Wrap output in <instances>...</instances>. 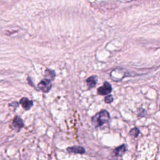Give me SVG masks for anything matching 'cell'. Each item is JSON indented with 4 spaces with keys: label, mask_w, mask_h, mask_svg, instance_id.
Wrapping results in <instances>:
<instances>
[{
    "label": "cell",
    "mask_w": 160,
    "mask_h": 160,
    "mask_svg": "<svg viewBox=\"0 0 160 160\" xmlns=\"http://www.w3.org/2000/svg\"><path fill=\"white\" fill-rule=\"evenodd\" d=\"M20 104L21 105L22 107L26 111L30 110V108L33 106V102L28 100L27 98H23L20 100L19 102Z\"/></svg>",
    "instance_id": "obj_6"
},
{
    "label": "cell",
    "mask_w": 160,
    "mask_h": 160,
    "mask_svg": "<svg viewBox=\"0 0 160 160\" xmlns=\"http://www.w3.org/2000/svg\"><path fill=\"white\" fill-rule=\"evenodd\" d=\"M67 151L69 153H78V154H83L85 152V150L83 147L77 146L69 147L67 148Z\"/></svg>",
    "instance_id": "obj_8"
},
{
    "label": "cell",
    "mask_w": 160,
    "mask_h": 160,
    "mask_svg": "<svg viewBox=\"0 0 160 160\" xmlns=\"http://www.w3.org/2000/svg\"><path fill=\"white\" fill-rule=\"evenodd\" d=\"M112 91V88L111 84L108 83L105 81L103 86L100 87L98 89V93L100 95H106L110 93Z\"/></svg>",
    "instance_id": "obj_5"
},
{
    "label": "cell",
    "mask_w": 160,
    "mask_h": 160,
    "mask_svg": "<svg viewBox=\"0 0 160 160\" xmlns=\"http://www.w3.org/2000/svg\"><path fill=\"white\" fill-rule=\"evenodd\" d=\"M140 133L139 130L137 128H134L133 129H132L130 132V135L133 136V137H137L138 134Z\"/></svg>",
    "instance_id": "obj_11"
},
{
    "label": "cell",
    "mask_w": 160,
    "mask_h": 160,
    "mask_svg": "<svg viewBox=\"0 0 160 160\" xmlns=\"http://www.w3.org/2000/svg\"><path fill=\"white\" fill-rule=\"evenodd\" d=\"M113 101V97L111 95H108L105 98V102L106 103H111Z\"/></svg>",
    "instance_id": "obj_12"
},
{
    "label": "cell",
    "mask_w": 160,
    "mask_h": 160,
    "mask_svg": "<svg viewBox=\"0 0 160 160\" xmlns=\"http://www.w3.org/2000/svg\"><path fill=\"white\" fill-rule=\"evenodd\" d=\"M125 151H126V146L123 145L116 148L115 150L114 151V153L117 156H121L125 153Z\"/></svg>",
    "instance_id": "obj_9"
},
{
    "label": "cell",
    "mask_w": 160,
    "mask_h": 160,
    "mask_svg": "<svg viewBox=\"0 0 160 160\" xmlns=\"http://www.w3.org/2000/svg\"><path fill=\"white\" fill-rule=\"evenodd\" d=\"M110 118L109 113L106 110H102L92 118L91 122L94 126L100 127L108 123Z\"/></svg>",
    "instance_id": "obj_1"
},
{
    "label": "cell",
    "mask_w": 160,
    "mask_h": 160,
    "mask_svg": "<svg viewBox=\"0 0 160 160\" xmlns=\"http://www.w3.org/2000/svg\"><path fill=\"white\" fill-rule=\"evenodd\" d=\"M126 76H128L126 71L121 68H116L113 70L110 74L111 78L114 81H119Z\"/></svg>",
    "instance_id": "obj_2"
},
{
    "label": "cell",
    "mask_w": 160,
    "mask_h": 160,
    "mask_svg": "<svg viewBox=\"0 0 160 160\" xmlns=\"http://www.w3.org/2000/svg\"><path fill=\"white\" fill-rule=\"evenodd\" d=\"M98 81V78L95 76H92L86 80L87 86L89 89L94 88Z\"/></svg>",
    "instance_id": "obj_7"
},
{
    "label": "cell",
    "mask_w": 160,
    "mask_h": 160,
    "mask_svg": "<svg viewBox=\"0 0 160 160\" xmlns=\"http://www.w3.org/2000/svg\"><path fill=\"white\" fill-rule=\"evenodd\" d=\"M38 86L39 89L45 93H48L51 89L52 87V84L50 80H48L45 78L44 80H41V81L38 84Z\"/></svg>",
    "instance_id": "obj_4"
},
{
    "label": "cell",
    "mask_w": 160,
    "mask_h": 160,
    "mask_svg": "<svg viewBox=\"0 0 160 160\" xmlns=\"http://www.w3.org/2000/svg\"><path fill=\"white\" fill-rule=\"evenodd\" d=\"M45 76L46 79L50 80L51 81L55 78V73L54 71H53L51 70H46L45 71Z\"/></svg>",
    "instance_id": "obj_10"
},
{
    "label": "cell",
    "mask_w": 160,
    "mask_h": 160,
    "mask_svg": "<svg viewBox=\"0 0 160 160\" xmlns=\"http://www.w3.org/2000/svg\"><path fill=\"white\" fill-rule=\"evenodd\" d=\"M24 126V122L22 119L18 116H16L14 119L11 125V128L14 130H16L17 132H19L22 128Z\"/></svg>",
    "instance_id": "obj_3"
},
{
    "label": "cell",
    "mask_w": 160,
    "mask_h": 160,
    "mask_svg": "<svg viewBox=\"0 0 160 160\" xmlns=\"http://www.w3.org/2000/svg\"><path fill=\"white\" fill-rule=\"evenodd\" d=\"M159 110H160V106H159Z\"/></svg>",
    "instance_id": "obj_13"
}]
</instances>
